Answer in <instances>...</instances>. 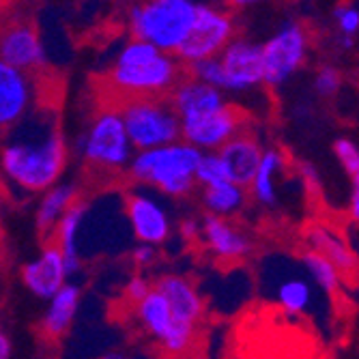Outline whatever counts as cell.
Here are the masks:
<instances>
[{
    "label": "cell",
    "mask_w": 359,
    "mask_h": 359,
    "mask_svg": "<svg viewBox=\"0 0 359 359\" xmlns=\"http://www.w3.org/2000/svg\"><path fill=\"white\" fill-rule=\"evenodd\" d=\"M3 136L0 185L24 194H39L60 181L67 168L69 149L52 106H35Z\"/></svg>",
    "instance_id": "1"
},
{
    "label": "cell",
    "mask_w": 359,
    "mask_h": 359,
    "mask_svg": "<svg viewBox=\"0 0 359 359\" xmlns=\"http://www.w3.org/2000/svg\"><path fill=\"white\" fill-rule=\"evenodd\" d=\"M181 80V60L147 41L129 39L114 54L108 69L110 88L129 97H164Z\"/></svg>",
    "instance_id": "2"
},
{
    "label": "cell",
    "mask_w": 359,
    "mask_h": 359,
    "mask_svg": "<svg viewBox=\"0 0 359 359\" xmlns=\"http://www.w3.org/2000/svg\"><path fill=\"white\" fill-rule=\"evenodd\" d=\"M203 151L185 140L134 151L127 170L134 181L149 185L166 196H187L196 185V164Z\"/></svg>",
    "instance_id": "3"
},
{
    "label": "cell",
    "mask_w": 359,
    "mask_h": 359,
    "mask_svg": "<svg viewBox=\"0 0 359 359\" xmlns=\"http://www.w3.org/2000/svg\"><path fill=\"white\" fill-rule=\"evenodd\" d=\"M198 5L194 0H138L129 9L132 37L175 54L189 32Z\"/></svg>",
    "instance_id": "4"
},
{
    "label": "cell",
    "mask_w": 359,
    "mask_h": 359,
    "mask_svg": "<svg viewBox=\"0 0 359 359\" xmlns=\"http://www.w3.org/2000/svg\"><path fill=\"white\" fill-rule=\"evenodd\" d=\"M76 151L82 161L100 172L125 170L134 155L118 108H102L78 136Z\"/></svg>",
    "instance_id": "5"
},
{
    "label": "cell",
    "mask_w": 359,
    "mask_h": 359,
    "mask_svg": "<svg viewBox=\"0 0 359 359\" xmlns=\"http://www.w3.org/2000/svg\"><path fill=\"white\" fill-rule=\"evenodd\" d=\"M121 118L134 151L181 140V121L164 97H129L123 100Z\"/></svg>",
    "instance_id": "6"
},
{
    "label": "cell",
    "mask_w": 359,
    "mask_h": 359,
    "mask_svg": "<svg viewBox=\"0 0 359 359\" xmlns=\"http://www.w3.org/2000/svg\"><path fill=\"white\" fill-rule=\"evenodd\" d=\"M260 52L265 84L282 86L304 67L310 52V35L302 22L288 20L260 46Z\"/></svg>",
    "instance_id": "7"
},
{
    "label": "cell",
    "mask_w": 359,
    "mask_h": 359,
    "mask_svg": "<svg viewBox=\"0 0 359 359\" xmlns=\"http://www.w3.org/2000/svg\"><path fill=\"white\" fill-rule=\"evenodd\" d=\"M233 37H235V20L231 13L219 7L198 5L194 24L175 54L181 62L191 65L196 60L217 56Z\"/></svg>",
    "instance_id": "8"
},
{
    "label": "cell",
    "mask_w": 359,
    "mask_h": 359,
    "mask_svg": "<svg viewBox=\"0 0 359 359\" xmlns=\"http://www.w3.org/2000/svg\"><path fill=\"white\" fill-rule=\"evenodd\" d=\"M263 280L271 299L288 314H308L314 308V282L306 276L304 267L288 263V258H269L265 263Z\"/></svg>",
    "instance_id": "9"
},
{
    "label": "cell",
    "mask_w": 359,
    "mask_h": 359,
    "mask_svg": "<svg viewBox=\"0 0 359 359\" xmlns=\"http://www.w3.org/2000/svg\"><path fill=\"white\" fill-rule=\"evenodd\" d=\"M217 60L222 69L224 93H250L256 86L265 84L260 43L233 37L217 54Z\"/></svg>",
    "instance_id": "10"
},
{
    "label": "cell",
    "mask_w": 359,
    "mask_h": 359,
    "mask_svg": "<svg viewBox=\"0 0 359 359\" xmlns=\"http://www.w3.org/2000/svg\"><path fill=\"white\" fill-rule=\"evenodd\" d=\"M134 306L144 332L161 342L168 353H181L189 346L196 327H189V325H183L175 318L166 297L157 288H151Z\"/></svg>",
    "instance_id": "11"
},
{
    "label": "cell",
    "mask_w": 359,
    "mask_h": 359,
    "mask_svg": "<svg viewBox=\"0 0 359 359\" xmlns=\"http://www.w3.org/2000/svg\"><path fill=\"white\" fill-rule=\"evenodd\" d=\"M125 215L134 237L140 243L161 245L172 233L170 211L157 194L149 189H134L125 198Z\"/></svg>",
    "instance_id": "12"
},
{
    "label": "cell",
    "mask_w": 359,
    "mask_h": 359,
    "mask_svg": "<svg viewBox=\"0 0 359 359\" xmlns=\"http://www.w3.org/2000/svg\"><path fill=\"white\" fill-rule=\"evenodd\" d=\"M243 127L245 114L237 106L226 104L209 114L181 121V140L189 142L198 151H217L233 136L243 132Z\"/></svg>",
    "instance_id": "13"
},
{
    "label": "cell",
    "mask_w": 359,
    "mask_h": 359,
    "mask_svg": "<svg viewBox=\"0 0 359 359\" xmlns=\"http://www.w3.org/2000/svg\"><path fill=\"white\" fill-rule=\"evenodd\" d=\"M37 106V84L30 72L0 58V134L18 125Z\"/></svg>",
    "instance_id": "14"
},
{
    "label": "cell",
    "mask_w": 359,
    "mask_h": 359,
    "mask_svg": "<svg viewBox=\"0 0 359 359\" xmlns=\"http://www.w3.org/2000/svg\"><path fill=\"white\" fill-rule=\"evenodd\" d=\"M69 271L65 265L62 252L56 243L46 245L35 258L22 267V282L37 299L48 302L54 292L67 282Z\"/></svg>",
    "instance_id": "15"
},
{
    "label": "cell",
    "mask_w": 359,
    "mask_h": 359,
    "mask_svg": "<svg viewBox=\"0 0 359 359\" xmlns=\"http://www.w3.org/2000/svg\"><path fill=\"white\" fill-rule=\"evenodd\" d=\"M0 58L24 72H35L48 62V52L35 28L11 24L0 35Z\"/></svg>",
    "instance_id": "16"
},
{
    "label": "cell",
    "mask_w": 359,
    "mask_h": 359,
    "mask_svg": "<svg viewBox=\"0 0 359 359\" xmlns=\"http://www.w3.org/2000/svg\"><path fill=\"white\" fill-rule=\"evenodd\" d=\"M170 104L179 116V121H189L196 116L209 114L222 106L228 104L224 90L196 80V78H187V80H179L172 90H170Z\"/></svg>",
    "instance_id": "17"
},
{
    "label": "cell",
    "mask_w": 359,
    "mask_h": 359,
    "mask_svg": "<svg viewBox=\"0 0 359 359\" xmlns=\"http://www.w3.org/2000/svg\"><path fill=\"white\" fill-rule=\"evenodd\" d=\"M201 237L207 250L219 260H241L252 252V239L239 231L231 217L207 213L201 222Z\"/></svg>",
    "instance_id": "18"
},
{
    "label": "cell",
    "mask_w": 359,
    "mask_h": 359,
    "mask_svg": "<svg viewBox=\"0 0 359 359\" xmlns=\"http://www.w3.org/2000/svg\"><path fill=\"white\" fill-rule=\"evenodd\" d=\"M217 153L226 166L228 179L248 187L258 168L260 155H263V147H260V142L252 134L239 132L226 144H222L217 149Z\"/></svg>",
    "instance_id": "19"
},
{
    "label": "cell",
    "mask_w": 359,
    "mask_h": 359,
    "mask_svg": "<svg viewBox=\"0 0 359 359\" xmlns=\"http://www.w3.org/2000/svg\"><path fill=\"white\" fill-rule=\"evenodd\" d=\"M153 288H157L161 295L166 297L175 318L183 325H189V327H196L198 320L203 318L205 312V304L201 292L196 290V286L183 278V276H164L159 278Z\"/></svg>",
    "instance_id": "20"
},
{
    "label": "cell",
    "mask_w": 359,
    "mask_h": 359,
    "mask_svg": "<svg viewBox=\"0 0 359 359\" xmlns=\"http://www.w3.org/2000/svg\"><path fill=\"white\" fill-rule=\"evenodd\" d=\"M286 172V155L280 149H263L258 168L250 181V196L260 207H276L278 205V181Z\"/></svg>",
    "instance_id": "21"
},
{
    "label": "cell",
    "mask_w": 359,
    "mask_h": 359,
    "mask_svg": "<svg viewBox=\"0 0 359 359\" xmlns=\"http://www.w3.org/2000/svg\"><path fill=\"white\" fill-rule=\"evenodd\" d=\"M80 299H82L80 286L69 282H65L48 299V308L41 318V330L48 338H60L69 332L80 308Z\"/></svg>",
    "instance_id": "22"
},
{
    "label": "cell",
    "mask_w": 359,
    "mask_h": 359,
    "mask_svg": "<svg viewBox=\"0 0 359 359\" xmlns=\"http://www.w3.org/2000/svg\"><path fill=\"white\" fill-rule=\"evenodd\" d=\"M84 211H86V201L78 198L67 211L62 213V217L58 219V224L54 226V233H52L54 243L62 252V258H65V265H67L69 276L78 273L82 267L78 237H80V226L84 219Z\"/></svg>",
    "instance_id": "23"
},
{
    "label": "cell",
    "mask_w": 359,
    "mask_h": 359,
    "mask_svg": "<svg viewBox=\"0 0 359 359\" xmlns=\"http://www.w3.org/2000/svg\"><path fill=\"white\" fill-rule=\"evenodd\" d=\"M306 241H308L310 250H316L323 256H327L332 263L340 269L342 276H348V273L357 271L355 248L348 245V241L342 235H338L334 228L316 224V226H312L310 231H308Z\"/></svg>",
    "instance_id": "24"
},
{
    "label": "cell",
    "mask_w": 359,
    "mask_h": 359,
    "mask_svg": "<svg viewBox=\"0 0 359 359\" xmlns=\"http://www.w3.org/2000/svg\"><path fill=\"white\" fill-rule=\"evenodd\" d=\"M41 201H39V209H37V228L43 237H52L54 226L58 224V219L62 217V213L67 211L78 198H80V189L76 183L65 181V183H54L52 187H48L46 191H41Z\"/></svg>",
    "instance_id": "25"
},
{
    "label": "cell",
    "mask_w": 359,
    "mask_h": 359,
    "mask_svg": "<svg viewBox=\"0 0 359 359\" xmlns=\"http://www.w3.org/2000/svg\"><path fill=\"white\" fill-rule=\"evenodd\" d=\"M203 189V205L207 213L217 217H233L241 213L248 203V189L231 179L207 185Z\"/></svg>",
    "instance_id": "26"
},
{
    "label": "cell",
    "mask_w": 359,
    "mask_h": 359,
    "mask_svg": "<svg viewBox=\"0 0 359 359\" xmlns=\"http://www.w3.org/2000/svg\"><path fill=\"white\" fill-rule=\"evenodd\" d=\"M299 265L304 267L306 276L314 282V286L320 288L323 292H327V295H334V292L340 290L344 276L340 273V269L332 263L327 256H323L320 252L308 248L299 256Z\"/></svg>",
    "instance_id": "27"
},
{
    "label": "cell",
    "mask_w": 359,
    "mask_h": 359,
    "mask_svg": "<svg viewBox=\"0 0 359 359\" xmlns=\"http://www.w3.org/2000/svg\"><path fill=\"white\" fill-rule=\"evenodd\" d=\"M334 20L340 32V37H338L340 46L344 50H351L355 46V37L359 32V7L355 0H348V3H342L340 7H336Z\"/></svg>",
    "instance_id": "28"
},
{
    "label": "cell",
    "mask_w": 359,
    "mask_h": 359,
    "mask_svg": "<svg viewBox=\"0 0 359 359\" xmlns=\"http://www.w3.org/2000/svg\"><path fill=\"white\" fill-rule=\"evenodd\" d=\"M219 181H228V172H226V166H224L219 153L203 151L198 157V164H196V183L207 187V185H213Z\"/></svg>",
    "instance_id": "29"
},
{
    "label": "cell",
    "mask_w": 359,
    "mask_h": 359,
    "mask_svg": "<svg viewBox=\"0 0 359 359\" xmlns=\"http://www.w3.org/2000/svg\"><path fill=\"white\" fill-rule=\"evenodd\" d=\"M334 155L338 164L351 179V183L359 181V147L353 138H338L334 142Z\"/></svg>",
    "instance_id": "30"
},
{
    "label": "cell",
    "mask_w": 359,
    "mask_h": 359,
    "mask_svg": "<svg viewBox=\"0 0 359 359\" xmlns=\"http://www.w3.org/2000/svg\"><path fill=\"white\" fill-rule=\"evenodd\" d=\"M342 86V76L336 67L332 65H323V67L316 72L314 78V88L320 97H334Z\"/></svg>",
    "instance_id": "31"
},
{
    "label": "cell",
    "mask_w": 359,
    "mask_h": 359,
    "mask_svg": "<svg viewBox=\"0 0 359 359\" xmlns=\"http://www.w3.org/2000/svg\"><path fill=\"white\" fill-rule=\"evenodd\" d=\"M151 288H153V284L149 280H144L142 276H134L132 280L127 282V286H125V295H127V299L132 302V304H138Z\"/></svg>",
    "instance_id": "32"
},
{
    "label": "cell",
    "mask_w": 359,
    "mask_h": 359,
    "mask_svg": "<svg viewBox=\"0 0 359 359\" xmlns=\"http://www.w3.org/2000/svg\"><path fill=\"white\" fill-rule=\"evenodd\" d=\"M157 258V245H151V243H140L132 250V260L138 265V267H147V265H153Z\"/></svg>",
    "instance_id": "33"
},
{
    "label": "cell",
    "mask_w": 359,
    "mask_h": 359,
    "mask_svg": "<svg viewBox=\"0 0 359 359\" xmlns=\"http://www.w3.org/2000/svg\"><path fill=\"white\" fill-rule=\"evenodd\" d=\"M348 215H351V222L353 224L359 222V181L351 183V191H348Z\"/></svg>",
    "instance_id": "34"
},
{
    "label": "cell",
    "mask_w": 359,
    "mask_h": 359,
    "mask_svg": "<svg viewBox=\"0 0 359 359\" xmlns=\"http://www.w3.org/2000/svg\"><path fill=\"white\" fill-rule=\"evenodd\" d=\"M201 235V224L196 222V219H185L183 224H181V237L183 239H187V241H194L196 237Z\"/></svg>",
    "instance_id": "35"
},
{
    "label": "cell",
    "mask_w": 359,
    "mask_h": 359,
    "mask_svg": "<svg viewBox=\"0 0 359 359\" xmlns=\"http://www.w3.org/2000/svg\"><path fill=\"white\" fill-rule=\"evenodd\" d=\"M13 353V342L5 330H0V359H11Z\"/></svg>",
    "instance_id": "36"
},
{
    "label": "cell",
    "mask_w": 359,
    "mask_h": 359,
    "mask_svg": "<svg viewBox=\"0 0 359 359\" xmlns=\"http://www.w3.org/2000/svg\"><path fill=\"white\" fill-rule=\"evenodd\" d=\"M226 3L235 9H248V7H256L260 3H265V0H226Z\"/></svg>",
    "instance_id": "37"
},
{
    "label": "cell",
    "mask_w": 359,
    "mask_h": 359,
    "mask_svg": "<svg viewBox=\"0 0 359 359\" xmlns=\"http://www.w3.org/2000/svg\"><path fill=\"white\" fill-rule=\"evenodd\" d=\"M100 359H123V355H118V353H108V355H104V357H100Z\"/></svg>",
    "instance_id": "38"
},
{
    "label": "cell",
    "mask_w": 359,
    "mask_h": 359,
    "mask_svg": "<svg viewBox=\"0 0 359 359\" xmlns=\"http://www.w3.org/2000/svg\"><path fill=\"white\" fill-rule=\"evenodd\" d=\"M0 243H3V228H0Z\"/></svg>",
    "instance_id": "39"
},
{
    "label": "cell",
    "mask_w": 359,
    "mask_h": 359,
    "mask_svg": "<svg viewBox=\"0 0 359 359\" xmlns=\"http://www.w3.org/2000/svg\"><path fill=\"white\" fill-rule=\"evenodd\" d=\"M0 194H3V185H0Z\"/></svg>",
    "instance_id": "40"
}]
</instances>
